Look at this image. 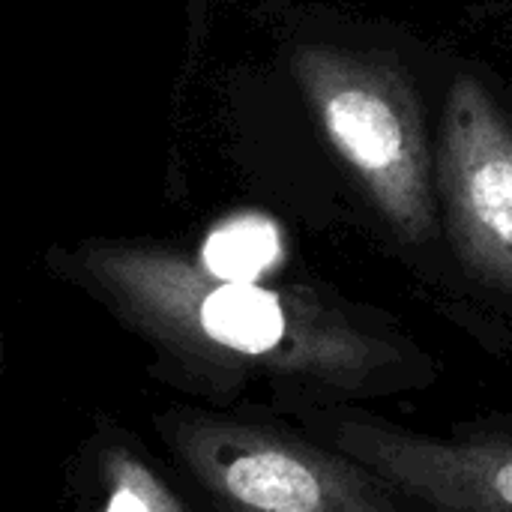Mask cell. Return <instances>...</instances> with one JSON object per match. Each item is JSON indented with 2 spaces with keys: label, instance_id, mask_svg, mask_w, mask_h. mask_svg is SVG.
I'll return each instance as SVG.
<instances>
[{
  "label": "cell",
  "instance_id": "cell-4",
  "mask_svg": "<svg viewBox=\"0 0 512 512\" xmlns=\"http://www.w3.org/2000/svg\"><path fill=\"white\" fill-rule=\"evenodd\" d=\"M441 231L462 270L512 297V114L471 69L450 78L432 129Z\"/></svg>",
  "mask_w": 512,
  "mask_h": 512
},
{
  "label": "cell",
  "instance_id": "cell-7",
  "mask_svg": "<svg viewBox=\"0 0 512 512\" xmlns=\"http://www.w3.org/2000/svg\"><path fill=\"white\" fill-rule=\"evenodd\" d=\"M108 471V510L105 512H183L174 495L129 453H114Z\"/></svg>",
  "mask_w": 512,
  "mask_h": 512
},
{
  "label": "cell",
  "instance_id": "cell-1",
  "mask_svg": "<svg viewBox=\"0 0 512 512\" xmlns=\"http://www.w3.org/2000/svg\"><path fill=\"white\" fill-rule=\"evenodd\" d=\"M51 267L174 363L210 378H285L363 393L399 363L393 336L306 288L222 279L147 240H84Z\"/></svg>",
  "mask_w": 512,
  "mask_h": 512
},
{
  "label": "cell",
  "instance_id": "cell-2",
  "mask_svg": "<svg viewBox=\"0 0 512 512\" xmlns=\"http://www.w3.org/2000/svg\"><path fill=\"white\" fill-rule=\"evenodd\" d=\"M291 72L387 231L408 246L438 240L435 147L414 75L384 51L330 42L297 45Z\"/></svg>",
  "mask_w": 512,
  "mask_h": 512
},
{
  "label": "cell",
  "instance_id": "cell-3",
  "mask_svg": "<svg viewBox=\"0 0 512 512\" xmlns=\"http://www.w3.org/2000/svg\"><path fill=\"white\" fill-rule=\"evenodd\" d=\"M156 429L228 512H405L360 462L276 426L171 411Z\"/></svg>",
  "mask_w": 512,
  "mask_h": 512
},
{
  "label": "cell",
  "instance_id": "cell-5",
  "mask_svg": "<svg viewBox=\"0 0 512 512\" xmlns=\"http://www.w3.org/2000/svg\"><path fill=\"white\" fill-rule=\"evenodd\" d=\"M333 450L351 456L393 492L435 512H512V435H417L375 417L324 423Z\"/></svg>",
  "mask_w": 512,
  "mask_h": 512
},
{
  "label": "cell",
  "instance_id": "cell-8",
  "mask_svg": "<svg viewBox=\"0 0 512 512\" xmlns=\"http://www.w3.org/2000/svg\"><path fill=\"white\" fill-rule=\"evenodd\" d=\"M0 366H3V336H0Z\"/></svg>",
  "mask_w": 512,
  "mask_h": 512
},
{
  "label": "cell",
  "instance_id": "cell-6",
  "mask_svg": "<svg viewBox=\"0 0 512 512\" xmlns=\"http://www.w3.org/2000/svg\"><path fill=\"white\" fill-rule=\"evenodd\" d=\"M282 258V240L270 219L264 216H234L222 222L204 243L201 264L213 276L258 282Z\"/></svg>",
  "mask_w": 512,
  "mask_h": 512
}]
</instances>
